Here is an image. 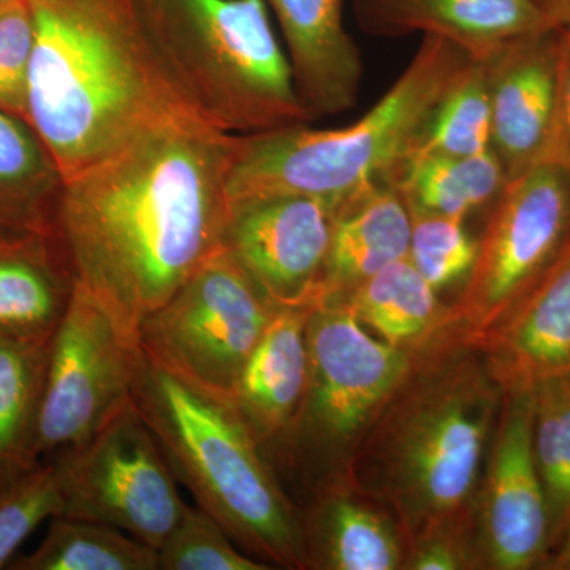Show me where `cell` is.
Listing matches in <instances>:
<instances>
[{"label":"cell","instance_id":"44dd1931","mask_svg":"<svg viewBox=\"0 0 570 570\" xmlns=\"http://www.w3.org/2000/svg\"><path fill=\"white\" fill-rule=\"evenodd\" d=\"M302 520L305 568L393 570L403 564L400 539L387 519L332 480L317 487Z\"/></svg>","mask_w":570,"mask_h":570},{"label":"cell","instance_id":"e575fe53","mask_svg":"<svg viewBox=\"0 0 570 570\" xmlns=\"http://www.w3.org/2000/svg\"><path fill=\"white\" fill-rule=\"evenodd\" d=\"M551 29L570 28V0H534Z\"/></svg>","mask_w":570,"mask_h":570},{"label":"cell","instance_id":"9a60e30c","mask_svg":"<svg viewBox=\"0 0 570 570\" xmlns=\"http://www.w3.org/2000/svg\"><path fill=\"white\" fill-rule=\"evenodd\" d=\"M479 346L502 392L570 376V238Z\"/></svg>","mask_w":570,"mask_h":570},{"label":"cell","instance_id":"1f68e13d","mask_svg":"<svg viewBox=\"0 0 570 570\" xmlns=\"http://www.w3.org/2000/svg\"><path fill=\"white\" fill-rule=\"evenodd\" d=\"M33 33L36 28L28 0L0 13V110L22 119L26 118Z\"/></svg>","mask_w":570,"mask_h":570},{"label":"cell","instance_id":"484cf974","mask_svg":"<svg viewBox=\"0 0 570 570\" xmlns=\"http://www.w3.org/2000/svg\"><path fill=\"white\" fill-rule=\"evenodd\" d=\"M14 570H159V551L110 524L55 517L39 549Z\"/></svg>","mask_w":570,"mask_h":570},{"label":"cell","instance_id":"836d02e7","mask_svg":"<svg viewBox=\"0 0 570 570\" xmlns=\"http://www.w3.org/2000/svg\"><path fill=\"white\" fill-rule=\"evenodd\" d=\"M547 160L570 175V28L558 29L557 115Z\"/></svg>","mask_w":570,"mask_h":570},{"label":"cell","instance_id":"52a82bcc","mask_svg":"<svg viewBox=\"0 0 570 570\" xmlns=\"http://www.w3.org/2000/svg\"><path fill=\"white\" fill-rule=\"evenodd\" d=\"M306 337V395L283 459L317 472L365 433L406 381L414 352L370 335L341 299L311 307Z\"/></svg>","mask_w":570,"mask_h":570},{"label":"cell","instance_id":"3957f363","mask_svg":"<svg viewBox=\"0 0 570 570\" xmlns=\"http://www.w3.org/2000/svg\"><path fill=\"white\" fill-rule=\"evenodd\" d=\"M502 396L479 346L444 326L414 352L406 381L346 460L343 482L392 505L411 539L469 523Z\"/></svg>","mask_w":570,"mask_h":570},{"label":"cell","instance_id":"83f0119b","mask_svg":"<svg viewBox=\"0 0 570 570\" xmlns=\"http://www.w3.org/2000/svg\"><path fill=\"white\" fill-rule=\"evenodd\" d=\"M532 448L549 508L550 546L570 530V376L532 389Z\"/></svg>","mask_w":570,"mask_h":570},{"label":"cell","instance_id":"d6a6232c","mask_svg":"<svg viewBox=\"0 0 570 570\" xmlns=\"http://www.w3.org/2000/svg\"><path fill=\"white\" fill-rule=\"evenodd\" d=\"M469 523L442 524L420 532L412 539L414 549L404 568L414 570H455L472 568L466 532Z\"/></svg>","mask_w":570,"mask_h":570},{"label":"cell","instance_id":"f1b7e54d","mask_svg":"<svg viewBox=\"0 0 570 570\" xmlns=\"http://www.w3.org/2000/svg\"><path fill=\"white\" fill-rule=\"evenodd\" d=\"M409 212L412 228L407 261L423 279L436 292L466 281L478 257V239L469 235L464 220Z\"/></svg>","mask_w":570,"mask_h":570},{"label":"cell","instance_id":"7c38bea8","mask_svg":"<svg viewBox=\"0 0 570 570\" xmlns=\"http://www.w3.org/2000/svg\"><path fill=\"white\" fill-rule=\"evenodd\" d=\"M335 206L306 195L230 202L223 250L276 307L321 302Z\"/></svg>","mask_w":570,"mask_h":570},{"label":"cell","instance_id":"7a4b0ae2","mask_svg":"<svg viewBox=\"0 0 570 570\" xmlns=\"http://www.w3.org/2000/svg\"><path fill=\"white\" fill-rule=\"evenodd\" d=\"M28 2L36 33L24 119L63 181L157 122L194 112L154 50L135 0Z\"/></svg>","mask_w":570,"mask_h":570},{"label":"cell","instance_id":"e0dca14e","mask_svg":"<svg viewBox=\"0 0 570 570\" xmlns=\"http://www.w3.org/2000/svg\"><path fill=\"white\" fill-rule=\"evenodd\" d=\"M311 307H279L232 393L265 455L283 459L302 411L309 376L306 324Z\"/></svg>","mask_w":570,"mask_h":570},{"label":"cell","instance_id":"8992f818","mask_svg":"<svg viewBox=\"0 0 570 570\" xmlns=\"http://www.w3.org/2000/svg\"><path fill=\"white\" fill-rule=\"evenodd\" d=\"M168 77L214 129L253 135L314 121L265 0H135Z\"/></svg>","mask_w":570,"mask_h":570},{"label":"cell","instance_id":"4fadbf2b","mask_svg":"<svg viewBox=\"0 0 570 570\" xmlns=\"http://www.w3.org/2000/svg\"><path fill=\"white\" fill-rule=\"evenodd\" d=\"M532 390L504 392L480 505L482 554L493 569H530L550 547L549 508L532 448Z\"/></svg>","mask_w":570,"mask_h":570},{"label":"cell","instance_id":"ac0fdd59","mask_svg":"<svg viewBox=\"0 0 570 570\" xmlns=\"http://www.w3.org/2000/svg\"><path fill=\"white\" fill-rule=\"evenodd\" d=\"M287 45L303 104L314 119L351 110L362 82V56L344 26V0H265Z\"/></svg>","mask_w":570,"mask_h":570},{"label":"cell","instance_id":"5bb4252c","mask_svg":"<svg viewBox=\"0 0 570 570\" xmlns=\"http://www.w3.org/2000/svg\"><path fill=\"white\" fill-rule=\"evenodd\" d=\"M491 148L508 179L547 160L557 115L558 29L510 41L482 61Z\"/></svg>","mask_w":570,"mask_h":570},{"label":"cell","instance_id":"2e32d148","mask_svg":"<svg viewBox=\"0 0 570 570\" xmlns=\"http://www.w3.org/2000/svg\"><path fill=\"white\" fill-rule=\"evenodd\" d=\"M360 28L374 36L422 32L485 61L510 41L551 31L534 0H355Z\"/></svg>","mask_w":570,"mask_h":570},{"label":"cell","instance_id":"603a6c76","mask_svg":"<svg viewBox=\"0 0 570 570\" xmlns=\"http://www.w3.org/2000/svg\"><path fill=\"white\" fill-rule=\"evenodd\" d=\"M63 179L22 118L0 110V232H56Z\"/></svg>","mask_w":570,"mask_h":570},{"label":"cell","instance_id":"4dcf8cb0","mask_svg":"<svg viewBox=\"0 0 570 570\" xmlns=\"http://www.w3.org/2000/svg\"><path fill=\"white\" fill-rule=\"evenodd\" d=\"M63 515V497L52 461L40 463L32 471L0 491V569L45 520Z\"/></svg>","mask_w":570,"mask_h":570},{"label":"cell","instance_id":"277c9868","mask_svg":"<svg viewBox=\"0 0 570 570\" xmlns=\"http://www.w3.org/2000/svg\"><path fill=\"white\" fill-rule=\"evenodd\" d=\"M132 403L176 480L234 542L265 564L305 568L302 520L230 397L195 387L142 355Z\"/></svg>","mask_w":570,"mask_h":570},{"label":"cell","instance_id":"ba28073f","mask_svg":"<svg viewBox=\"0 0 570 570\" xmlns=\"http://www.w3.org/2000/svg\"><path fill=\"white\" fill-rule=\"evenodd\" d=\"M277 309L220 249L141 322L138 346L176 377L232 397Z\"/></svg>","mask_w":570,"mask_h":570},{"label":"cell","instance_id":"9c48e42d","mask_svg":"<svg viewBox=\"0 0 570 570\" xmlns=\"http://www.w3.org/2000/svg\"><path fill=\"white\" fill-rule=\"evenodd\" d=\"M569 238L570 175L560 164L542 160L508 179L445 326L478 343L528 294Z\"/></svg>","mask_w":570,"mask_h":570},{"label":"cell","instance_id":"d590c367","mask_svg":"<svg viewBox=\"0 0 570 570\" xmlns=\"http://www.w3.org/2000/svg\"><path fill=\"white\" fill-rule=\"evenodd\" d=\"M547 568L570 570V530L568 531V534L564 535V542H562L561 550L558 551L557 557L551 560L550 566H547Z\"/></svg>","mask_w":570,"mask_h":570},{"label":"cell","instance_id":"f546056e","mask_svg":"<svg viewBox=\"0 0 570 570\" xmlns=\"http://www.w3.org/2000/svg\"><path fill=\"white\" fill-rule=\"evenodd\" d=\"M159 570H266L234 546V539L200 508L186 505L159 550Z\"/></svg>","mask_w":570,"mask_h":570},{"label":"cell","instance_id":"8fae6325","mask_svg":"<svg viewBox=\"0 0 570 570\" xmlns=\"http://www.w3.org/2000/svg\"><path fill=\"white\" fill-rule=\"evenodd\" d=\"M137 341L77 285L48 348L37 423L39 459L85 444L132 403Z\"/></svg>","mask_w":570,"mask_h":570},{"label":"cell","instance_id":"30bf717a","mask_svg":"<svg viewBox=\"0 0 570 570\" xmlns=\"http://www.w3.org/2000/svg\"><path fill=\"white\" fill-rule=\"evenodd\" d=\"M63 517L118 528L159 550L186 502L134 403L85 444L55 453Z\"/></svg>","mask_w":570,"mask_h":570},{"label":"cell","instance_id":"6da1fadb","mask_svg":"<svg viewBox=\"0 0 570 570\" xmlns=\"http://www.w3.org/2000/svg\"><path fill=\"white\" fill-rule=\"evenodd\" d=\"M236 140L183 112L63 181L56 232L77 285L137 343L141 322L223 249Z\"/></svg>","mask_w":570,"mask_h":570},{"label":"cell","instance_id":"ffe728a7","mask_svg":"<svg viewBox=\"0 0 570 570\" xmlns=\"http://www.w3.org/2000/svg\"><path fill=\"white\" fill-rule=\"evenodd\" d=\"M411 228L406 200L389 181L374 184L336 206L321 302L340 298L367 277L407 258Z\"/></svg>","mask_w":570,"mask_h":570},{"label":"cell","instance_id":"7402d4cb","mask_svg":"<svg viewBox=\"0 0 570 570\" xmlns=\"http://www.w3.org/2000/svg\"><path fill=\"white\" fill-rule=\"evenodd\" d=\"M363 325L392 346L415 352L430 343L448 324L449 307L403 258L367 277L340 298Z\"/></svg>","mask_w":570,"mask_h":570},{"label":"cell","instance_id":"d6986e66","mask_svg":"<svg viewBox=\"0 0 570 570\" xmlns=\"http://www.w3.org/2000/svg\"><path fill=\"white\" fill-rule=\"evenodd\" d=\"M75 291L58 232H0V336L50 344Z\"/></svg>","mask_w":570,"mask_h":570},{"label":"cell","instance_id":"d4e9b609","mask_svg":"<svg viewBox=\"0 0 570 570\" xmlns=\"http://www.w3.org/2000/svg\"><path fill=\"white\" fill-rule=\"evenodd\" d=\"M48 348L0 336V491L40 464L37 423Z\"/></svg>","mask_w":570,"mask_h":570},{"label":"cell","instance_id":"8d00e7d4","mask_svg":"<svg viewBox=\"0 0 570 570\" xmlns=\"http://www.w3.org/2000/svg\"><path fill=\"white\" fill-rule=\"evenodd\" d=\"M24 2V0H0V13H6L14 7L20 6V3Z\"/></svg>","mask_w":570,"mask_h":570},{"label":"cell","instance_id":"5b68a950","mask_svg":"<svg viewBox=\"0 0 570 570\" xmlns=\"http://www.w3.org/2000/svg\"><path fill=\"white\" fill-rule=\"evenodd\" d=\"M469 56L425 36L412 61L358 121L341 129L307 124L238 135L228 175V202L306 195L340 206L387 181L407 159L423 127Z\"/></svg>","mask_w":570,"mask_h":570},{"label":"cell","instance_id":"cb8c5ba5","mask_svg":"<svg viewBox=\"0 0 570 570\" xmlns=\"http://www.w3.org/2000/svg\"><path fill=\"white\" fill-rule=\"evenodd\" d=\"M387 181L400 190L409 209L466 220L497 202L508 175L491 148L478 156L406 160Z\"/></svg>","mask_w":570,"mask_h":570},{"label":"cell","instance_id":"4316f807","mask_svg":"<svg viewBox=\"0 0 570 570\" xmlns=\"http://www.w3.org/2000/svg\"><path fill=\"white\" fill-rule=\"evenodd\" d=\"M490 149L491 107L485 66L469 59L434 107L406 160L478 156Z\"/></svg>","mask_w":570,"mask_h":570}]
</instances>
